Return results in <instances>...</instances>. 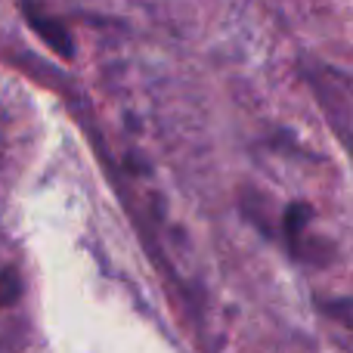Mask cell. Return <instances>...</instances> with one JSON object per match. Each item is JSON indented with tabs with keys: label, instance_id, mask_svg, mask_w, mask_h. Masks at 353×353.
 Here are the masks:
<instances>
[{
	"label": "cell",
	"instance_id": "3",
	"mask_svg": "<svg viewBox=\"0 0 353 353\" xmlns=\"http://www.w3.org/2000/svg\"><path fill=\"white\" fill-rule=\"evenodd\" d=\"M19 292H22V282H19L16 270H0V307L16 304Z\"/></svg>",
	"mask_w": 353,
	"mask_h": 353
},
{
	"label": "cell",
	"instance_id": "2",
	"mask_svg": "<svg viewBox=\"0 0 353 353\" xmlns=\"http://www.w3.org/2000/svg\"><path fill=\"white\" fill-rule=\"evenodd\" d=\"M310 217H313V208L307 201H292V205L282 211V239H285L288 251L298 257L301 251V242H304V232L310 226Z\"/></svg>",
	"mask_w": 353,
	"mask_h": 353
},
{
	"label": "cell",
	"instance_id": "1",
	"mask_svg": "<svg viewBox=\"0 0 353 353\" xmlns=\"http://www.w3.org/2000/svg\"><path fill=\"white\" fill-rule=\"evenodd\" d=\"M22 12H25V22H28V28L37 31V37H41V41L47 43L50 50H56V53L65 56V59H72L74 47H72V34H68L65 25L56 22L53 16H47V12H43L41 6L34 3V0H22Z\"/></svg>",
	"mask_w": 353,
	"mask_h": 353
}]
</instances>
